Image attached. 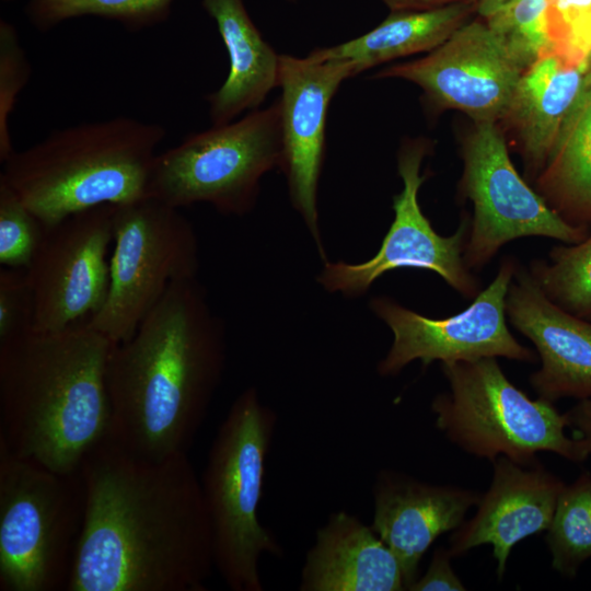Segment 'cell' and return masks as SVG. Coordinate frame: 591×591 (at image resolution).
Listing matches in <instances>:
<instances>
[{
    "mask_svg": "<svg viewBox=\"0 0 591 591\" xmlns=\"http://www.w3.org/2000/svg\"><path fill=\"white\" fill-rule=\"evenodd\" d=\"M79 473L84 518L67 591L206 590L212 534L187 453L150 460L107 436Z\"/></svg>",
    "mask_w": 591,
    "mask_h": 591,
    "instance_id": "cell-1",
    "label": "cell"
},
{
    "mask_svg": "<svg viewBox=\"0 0 591 591\" xmlns=\"http://www.w3.org/2000/svg\"><path fill=\"white\" fill-rule=\"evenodd\" d=\"M225 332L197 277L170 285L106 364L108 437L136 455L187 453L222 379Z\"/></svg>",
    "mask_w": 591,
    "mask_h": 591,
    "instance_id": "cell-2",
    "label": "cell"
},
{
    "mask_svg": "<svg viewBox=\"0 0 591 591\" xmlns=\"http://www.w3.org/2000/svg\"><path fill=\"white\" fill-rule=\"evenodd\" d=\"M113 343L86 322L0 343V444L60 473L79 472L109 432Z\"/></svg>",
    "mask_w": 591,
    "mask_h": 591,
    "instance_id": "cell-3",
    "label": "cell"
},
{
    "mask_svg": "<svg viewBox=\"0 0 591 591\" xmlns=\"http://www.w3.org/2000/svg\"><path fill=\"white\" fill-rule=\"evenodd\" d=\"M162 125L129 116L80 123L51 131L2 162L7 183L46 228L105 204L148 196Z\"/></svg>",
    "mask_w": 591,
    "mask_h": 591,
    "instance_id": "cell-4",
    "label": "cell"
},
{
    "mask_svg": "<svg viewBox=\"0 0 591 591\" xmlns=\"http://www.w3.org/2000/svg\"><path fill=\"white\" fill-rule=\"evenodd\" d=\"M275 422L257 391L244 390L215 436L200 480L215 568L233 591H263L262 557L282 554L258 517Z\"/></svg>",
    "mask_w": 591,
    "mask_h": 591,
    "instance_id": "cell-5",
    "label": "cell"
},
{
    "mask_svg": "<svg viewBox=\"0 0 591 591\" xmlns=\"http://www.w3.org/2000/svg\"><path fill=\"white\" fill-rule=\"evenodd\" d=\"M449 389L433 398L436 426L464 452L494 462L506 456L521 464L553 452L575 463L588 459L569 438L566 414L554 403L530 398L503 373L497 358L444 362Z\"/></svg>",
    "mask_w": 591,
    "mask_h": 591,
    "instance_id": "cell-6",
    "label": "cell"
},
{
    "mask_svg": "<svg viewBox=\"0 0 591 591\" xmlns=\"http://www.w3.org/2000/svg\"><path fill=\"white\" fill-rule=\"evenodd\" d=\"M83 518L79 472L50 471L0 444V590H66Z\"/></svg>",
    "mask_w": 591,
    "mask_h": 591,
    "instance_id": "cell-7",
    "label": "cell"
},
{
    "mask_svg": "<svg viewBox=\"0 0 591 591\" xmlns=\"http://www.w3.org/2000/svg\"><path fill=\"white\" fill-rule=\"evenodd\" d=\"M282 161L280 99L243 118L187 136L157 154L147 194L175 208L207 202L223 215L244 216L262 177Z\"/></svg>",
    "mask_w": 591,
    "mask_h": 591,
    "instance_id": "cell-8",
    "label": "cell"
},
{
    "mask_svg": "<svg viewBox=\"0 0 591 591\" xmlns=\"http://www.w3.org/2000/svg\"><path fill=\"white\" fill-rule=\"evenodd\" d=\"M198 255L178 208L149 196L115 205L108 292L86 324L113 344L129 339L170 285L197 277Z\"/></svg>",
    "mask_w": 591,
    "mask_h": 591,
    "instance_id": "cell-9",
    "label": "cell"
},
{
    "mask_svg": "<svg viewBox=\"0 0 591 591\" xmlns=\"http://www.w3.org/2000/svg\"><path fill=\"white\" fill-rule=\"evenodd\" d=\"M461 193L473 204L463 258L479 270L507 243L543 236L575 244L588 231L564 220L515 170L496 121L475 123L463 150Z\"/></svg>",
    "mask_w": 591,
    "mask_h": 591,
    "instance_id": "cell-10",
    "label": "cell"
},
{
    "mask_svg": "<svg viewBox=\"0 0 591 591\" xmlns=\"http://www.w3.org/2000/svg\"><path fill=\"white\" fill-rule=\"evenodd\" d=\"M427 152L428 144L421 139L402 146L397 169L403 189L393 197L394 220L379 251L363 263L324 262L317 281L325 290L359 298L384 274L413 268L439 275L465 299L479 293V280L463 258L471 219L463 217L455 232L444 236L434 231L419 205V189L427 178L420 167Z\"/></svg>",
    "mask_w": 591,
    "mask_h": 591,
    "instance_id": "cell-11",
    "label": "cell"
},
{
    "mask_svg": "<svg viewBox=\"0 0 591 591\" xmlns=\"http://www.w3.org/2000/svg\"><path fill=\"white\" fill-rule=\"evenodd\" d=\"M518 263L503 257L495 278L472 303L444 318L425 316L386 296L372 298L371 311L393 334L378 364L380 375H396L415 360L424 367L486 357L536 362L537 354L519 343L507 326L506 297Z\"/></svg>",
    "mask_w": 591,
    "mask_h": 591,
    "instance_id": "cell-12",
    "label": "cell"
},
{
    "mask_svg": "<svg viewBox=\"0 0 591 591\" xmlns=\"http://www.w3.org/2000/svg\"><path fill=\"white\" fill-rule=\"evenodd\" d=\"M115 205L73 213L46 228L25 269L34 294L33 331L59 332L89 321L109 286Z\"/></svg>",
    "mask_w": 591,
    "mask_h": 591,
    "instance_id": "cell-13",
    "label": "cell"
},
{
    "mask_svg": "<svg viewBox=\"0 0 591 591\" xmlns=\"http://www.w3.org/2000/svg\"><path fill=\"white\" fill-rule=\"evenodd\" d=\"M522 72L486 22L474 20L427 56L387 67L375 78L410 81L434 107L480 123L505 118Z\"/></svg>",
    "mask_w": 591,
    "mask_h": 591,
    "instance_id": "cell-14",
    "label": "cell"
},
{
    "mask_svg": "<svg viewBox=\"0 0 591 591\" xmlns=\"http://www.w3.org/2000/svg\"><path fill=\"white\" fill-rule=\"evenodd\" d=\"M357 76L349 60H315L279 55L283 172L290 200L308 227L323 262L317 188L322 173L328 107L339 85Z\"/></svg>",
    "mask_w": 591,
    "mask_h": 591,
    "instance_id": "cell-15",
    "label": "cell"
},
{
    "mask_svg": "<svg viewBox=\"0 0 591 591\" xmlns=\"http://www.w3.org/2000/svg\"><path fill=\"white\" fill-rule=\"evenodd\" d=\"M510 324L532 341L541 367L530 375L537 397L591 398V321L554 303L518 263L506 297Z\"/></svg>",
    "mask_w": 591,
    "mask_h": 591,
    "instance_id": "cell-16",
    "label": "cell"
},
{
    "mask_svg": "<svg viewBox=\"0 0 591 591\" xmlns=\"http://www.w3.org/2000/svg\"><path fill=\"white\" fill-rule=\"evenodd\" d=\"M493 464L488 490L480 495L474 517L451 535L448 549L454 557L476 546L491 545L501 579L512 547L547 531L566 484L537 460L521 464L499 456Z\"/></svg>",
    "mask_w": 591,
    "mask_h": 591,
    "instance_id": "cell-17",
    "label": "cell"
},
{
    "mask_svg": "<svg viewBox=\"0 0 591 591\" xmlns=\"http://www.w3.org/2000/svg\"><path fill=\"white\" fill-rule=\"evenodd\" d=\"M479 498L471 489L431 485L391 471L379 473L371 528L397 557L406 590L418 578L419 564L431 544L460 528Z\"/></svg>",
    "mask_w": 591,
    "mask_h": 591,
    "instance_id": "cell-18",
    "label": "cell"
},
{
    "mask_svg": "<svg viewBox=\"0 0 591 591\" xmlns=\"http://www.w3.org/2000/svg\"><path fill=\"white\" fill-rule=\"evenodd\" d=\"M301 591H403L395 554L357 517L332 513L316 532L301 571Z\"/></svg>",
    "mask_w": 591,
    "mask_h": 591,
    "instance_id": "cell-19",
    "label": "cell"
},
{
    "mask_svg": "<svg viewBox=\"0 0 591 591\" xmlns=\"http://www.w3.org/2000/svg\"><path fill=\"white\" fill-rule=\"evenodd\" d=\"M586 68L552 50L524 70L505 118L517 129L533 174L545 167L584 84Z\"/></svg>",
    "mask_w": 591,
    "mask_h": 591,
    "instance_id": "cell-20",
    "label": "cell"
},
{
    "mask_svg": "<svg viewBox=\"0 0 591 591\" xmlns=\"http://www.w3.org/2000/svg\"><path fill=\"white\" fill-rule=\"evenodd\" d=\"M202 7L216 21L229 55L225 81L207 96L212 125H222L257 109L278 85L279 55L254 25L243 0H202Z\"/></svg>",
    "mask_w": 591,
    "mask_h": 591,
    "instance_id": "cell-21",
    "label": "cell"
},
{
    "mask_svg": "<svg viewBox=\"0 0 591 591\" xmlns=\"http://www.w3.org/2000/svg\"><path fill=\"white\" fill-rule=\"evenodd\" d=\"M476 12L475 2H460L425 11H392L370 32L343 44L317 48L315 60H349L357 74L401 57L431 51Z\"/></svg>",
    "mask_w": 591,
    "mask_h": 591,
    "instance_id": "cell-22",
    "label": "cell"
},
{
    "mask_svg": "<svg viewBox=\"0 0 591 591\" xmlns=\"http://www.w3.org/2000/svg\"><path fill=\"white\" fill-rule=\"evenodd\" d=\"M540 195L568 223H591V116L570 113L537 178Z\"/></svg>",
    "mask_w": 591,
    "mask_h": 591,
    "instance_id": "cell-23",
    "label": "cell"
},
{
    "mask_svg": "<svg viewBox=\"0 0 591 591\" xmlns=\"http://www.w3.org/2000/svg\"><path fill=\"white\" fill-rule=\"evenodd\" d=\"M546 542L552 567L573 578L580 566L591 557V474L583 472L563 488Z\"/></svg>",
    "mask_w": 591,
    "mask_h": 591,
    "instance_id": "cell-24",
    "label": "cell"
},
{
    "mask_svg": "<svg viewBox=\"0 0 591 591\" xmlns=\"http://www.w3.org/2000/svg\"><path fill=\"white\" fill-rule=\"evenodd\" d=\"M528 269L554 303L591 321V233L578 243L554 246L547 259H532Z\"/></svg>",
    "mask_w": 591,
    "mask_h": 591,
    "instance_id": "cell-25",
    "label": "cell"
},
{
    "mask_svg": "<svg viewBox=\"0 0 591 591\" xmlns=\"http://www.w3.org/2000/svg\"><path fill=\"white\" fill-rule=\"evenodd\" d=\"M173 0H30L26 14L38 31L79 16L115 20L128 30H140L163 21Z\"/></svg>",
    "mask_w": 591,
    "mask_h": 591,
    "instance_id": "cell-26",
    "label": "cell"
},
{
    "mask_svg": "<svg viewBox=\"0 0 591 591\" xmlns=\"http://www.w3.org/2000/svg\"><path fill=\"white\" fill-rule=\"evenodd\" d=\"M483 20L522 71L544 54L556 50L547 0H519Z\"/></svg>",
    "mask_w": 591,
    "mask_h": 591,
    "instance_id": "cell-27",
    "label": "cell"
},
{
    "mask_svg": "<svg viewBox=\"0 0 591 591\" xmlns=\"http://www.w3.org/2000/svg\"><path fill=\"white\" fill-rule=\"evenodd\" d=\"M46 227L18 194L0 179V264L26 269Z\"/></svg>",
    "mask_w": 591,
    "mask_h": 591,
    "instance_id": "cell-28",
    "label": "cell"
},
{
    "mask_svg": "<svg viewBox=\"0 0 591 591\" xmlns=\"http://www.w3.org/2000/svg\"><path fill=\"white\" fill-rule=\"evenodd\" d=\"M31 65L19 42L14 26L0 22V161L14 151L9 132V117L18 95L27 84Z\"/></svg>",
    "mask_w": 591,
    "mask_h": 591,
    "instance_id": "cell-29",
    "label": "cell"
},
{
    "mask_svg": "<svg viewBox=\"0 0 591 591\" xmlns=\"http://www.w3.org/2000/svg\"><path fill=\"white\" fill-rule=\"evenodd\" d=\"M547 15L556 50L584 63L591 47V0H547Z\"/></svg>",
    "mask_w": 591,
    "mask_h": 591,
    "instance_id": "cell-30",
    "label": "cell"
},
{
    "mask_svg": "<svg viewBox=\"0 0 591 591\" xmlns=\"http://www.w3.org/2000/svg\"><path fill=\"white\" fill-rule=\"evenodd\" d=\"M35 302L26 270L0 269V343L33 331Z\"/></svg>",
    "mask_w": 591,
    "mask_h": 591,
    "instance_id": "cell-31",
    "label": "cell"
},
{
    "mask_svg": "<svg viewBox=\"0 0 591 591\" xmlns=\"http://www.w3.org/2000/svg\"><path fill=\"white\" fill-rule=\"evenodd\" d=\"M452 555L448 548L439 547L432 555L431 561L426 572L418 577L409 591H463L464 587L461 579L454 572L451 566Z\"/></svg>",
    "mask_w": 591,
    "mask_h": 591,
    "instance_id": "cell-32",
    "label": "cell"
},
{
    "mask_svg": "<svg viewBox=\"0 0 591 591\" xmlns=\"http://www.w3.org/2000/svg\"><path fill=\"white\" fill-rule=\"evenodd\" d=\"M568 427L572 429L588 457L591 455V398L580 399L565 413Z\"/></svg>",
    "mask_w": 591,
    "mask_h": 591,
    "instance_id": "cell-33",
    "label": "cell"
},
{
    "mask_svg": "<svg viewBox=\"0 0 591 591\" xmlns=\"http://www.w3.org/2000/svg\"><path fill=\"white\" fill-rule=\"evenodd\" d=\"M391 11H425L475 0H382Z\"/></svg>",
    "mask_w": 591,
    "mask_h": 591,
    "instance_id": "cell-34",
    "label": "cell"
},
{
    "mask_svg": "<svg viewBox=\"0 0 591 591\" xmlns=\"http://www.w3.org/2000/svg\"><path fill=\"white\" fill-rule=\"evenodd\" d=\"M570 113L591 116V73H586L583 88Z\"/></svg>",
    "mask_w": 591,
    "mask_h": 591,
    "instance_id": "cell-35",
    "label": "cell"
},
{
    "mask_svg": "<svg viewBox=\"0 0 591 591\" xmlns=\"http://www.w3.org/2000/svg\"><path fill=\"white\" fill-rule=\"evenodd\" d=\"M519 0H475L476 13L482 19H486L500 9Z\"/></svg>",
    "mask_w": 591,
    "mask_h": 591,
    "instance_id": "cell-36",
    "label": "cell"
},
{
    "mask_svg": "<svg viewBox=\"0 0 591 591\" xmlns=\"http://www.w3.org/2000/svg\"><path fill=\"white\" fill-rule=\"evenodd\" d=\"M584 68H586V73H591V47L586 56Z\"/></svg>",
    "mask_w": 591,
    "mask_h": 591,
    "instance_id": "cell-37",
    "label": "cell"
}]
</instances>
